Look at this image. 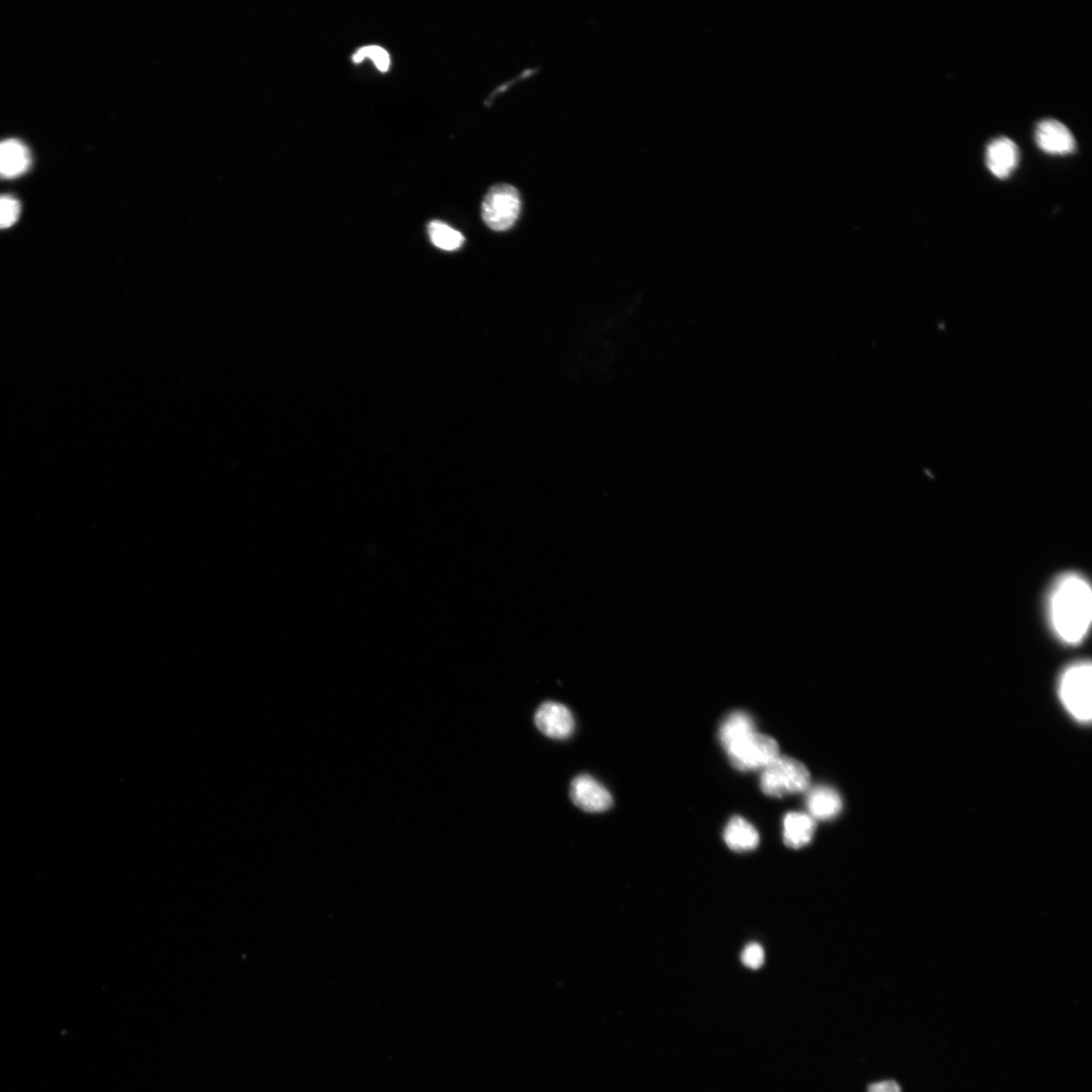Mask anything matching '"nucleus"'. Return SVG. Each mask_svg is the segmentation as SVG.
<instances>
[{
    "label": "nucleus",
    "instance_id": "18",
    "mask_svg": "<svg viewBox=\"0 0 1092 1092\" xmlns=\"http://www.w3.org/2000/svg\"><path fill=\"white\" fill-rule=\"evenodd\" d=\"M765 961V952L761 945L752 943L748 945L742 953V962L750 969L757 970L761 968Z\"/></svg>",
    "mask_w": 1092,
    "mask_h": 1092
},
{
    "label": "nucleus",
    "instance_id": "16",
    "mask_svg": "<svg viewBox=\"0 0 1092 1092\" xmlns=\"http://www.w3.org/2000/svg\"><path fill=\"white\" fill-rule=\"evenodd\" d=\"M371 59L374 62L376 68L381 73H388L391 68V57L387 50L380 46H367L360 48L352 56V62L356 65L361 64L364 59Z\"/></svg>",
    "mask_w": 1092,
    "mask_h": 1092
},
{
    "label": "nucleus",
    "instance_id": "2",
    "mask_svg": "<svg viewBox=\"0 0 1092 1092\" xmlns=\"http://www.w3.org/2000/svg\"><path fill=\"white\" fill-rule=\"evenodd\" d=\"M811 774L808 768L792 757L779 756L762 770L761 788L771 798H784L809 791Z\"/></svg>",
    "mask_w": 1092,
    "mask_h": 1092
},
{
    "label": "nucleus",
    "instance_id": "11",
    "mask_svg": "<svg viewBox=\"0 0 1092 1092\" xmlns=\"http://www.w3.org/2000/svg\"><path fill=\"white\" fill-rule=\"evenodd\" d=\"M809 815L815 821H830L837 818L843 810L841 796L830 786H817L807 796Z\"/></svg>",
    "mask_w": 1092,
    "mask_h": 1092
},
{
    "label": "nucleus",
    "instance_id": "14",
    "mask_svg": "<svg viewBox=\"0 0 1092 1092\" xmlns=\"http://www.w3.org/2000/svg\"><path fill=\"white\" fill-rule=\"evenodd\" d=\"M723 839L727 847L735 852L753 851L760 844L758 831L741 817H735L727 824Z\"/></svg>",
    "mask_w": 1092,
    "mask_h": 1092
},
{
    "label": "nucleus",
    "instance_id": "4",
    "mask_svg": "<svg viewBox=\"0 0 1092 1092\" xmlns=\"http://www.w3.org/2000/svg\"><path fill=\"white\" fill-rule=\"evenodd\" d=\"M521 211L518 191L510 185H497L490 189L482 204L485 224L496 232L509 230Z\"/></svg>",
    "mask_w": 1092,
    "mask_h": 1092
},
{
    "label": "nucleus",
    "instance_id": "12",
    "mask_svg": "<svg viewBox=\"0 0 1092 1092\" xmlns=\"http://www.w3.org/2000/svg\"><path fill=\"white\" fill-rule=\"evenodd\" d=\"M755 732L757 728L753 717L747 712L735 711L721 722L719 740L726 751Z\"/></svg>",
    "mask_w": 1092,
    "mask_h": 1092
},
{
    "label": "nucleus",
    "instance_id": "7",
    "mask_svg": "<svg viewBox=\"0 0 1092 1092\" xmlns=\"http://www.w3.org/2000/svg\"><path fill=\"white\" fill-rule=\"evenodd\" d=\"M570 794L574 805L587 813H603L613 806L610 793L590 775L576 777Z\"/></svg>",
    "mask_w": 1092,
    "mask_h": 1092
},
{
    "label": "nucleus",
    "instance_id": "19",
    "mask_svg": "<svg viewBox=\"0 0 1092 1092\" xmlns=\"http://www.w3.org/2000/svg\"><path fill=\"white\" fill-rule=\"evenodd\" d=\"M868 1092H901L900 1086L895 1081H881L871 1084Z\"/></svg>",
    "mask_w": 1092,
    "mask_h": 1092
},
{
    "label": "nucleus",
    "instance_id": "9",
    "mask_svg": "<svg viewBox=\"0 0 1092 1092\" xmlns=\"http://www.w3.org/2000/svg\"><path fill=\"white\" fill-rule=\"evenodd\" d=\"M30 149L20 140L0 142V178L12 179L24 175L32 166Z\"/></svg>",
    "mask_w": 1092,
    "mask_h": 1092
},
{
    "label": "nucleus",
    "instance_id": "5",
    "mask_svg": "<svg viewBox=\"0 0 1092 1092\" xmlns=\"http://www.w3.org/2000/svg\"><path fill=\"white\" fill-rule=\"evenodd\" d=\"M733 765L742 771L763 770L780 756L778 743L758 732L726 750Z\"/></svg>",
    "mask_w": 1092,
    "mask_h": 1092
},
{
    "label": "nucleus",
    "instance_id": "15",
    "mask_svg": "<svg viewBox=\"0 0 1092 1092\" xmlns=\"http://www.w3.org/2000/svg\"><path fill=\"white\" fill-rule=\"evenodd\" d=\"M432 242L440 249L455 251L465 243L464 235L441 221H434L429 226Z\"/></svg>",
    "mask_w": 1092,
    "mask_h": 1092
},
{
    "label": "nucleus",
    "instance_id": "8",
    "mask_svg": "<svg viewBox=\"0 0 1092 1092\" xmlns=\"http://www.w3.org/2000/svg\"><path fill=\"white\" fill-rule=\"evenodd\" d=\"M1038 146L1046 153L1065 155L1073 153L1076 141L1070 130L1056 120L1042 121L1036 130Z\"/></svg>",
    "mask_w": 1092,
    "mask_h": 1092
},
{
    "label": "nucleus",
    "instance_id": "1",
    "mask_svg": "<svg viewBox=\"0 0 1092 1092\" xmlns=\"http://www.w3.org/2000/svg\"><path fill=\"white\" fill-rule=\"evenodd\" d=\"M1054 631L1065 642L1075 644L1087 634L1092 617V594L1079 575L1068 574L1055 584L1049 603Z\"/></svg>",
    "mask_w": 1092,
    "mask_h": 1092
},
{
    "label": "nucleus",
    "instance_id": "17",
    "mask_svg": "<svg viewBox=\"0 0 1092 1092\" xmlns=\"http://www.w3.org/2000/svg\"><path fill=\"white\" fill-rule=\"evenodd\" d=\"M20 202L11 196L0 197V229L14 226L21 215Z\"/></svg>",
    "mask_w": 1092,
    "mask_h": 1092
},
{
    "label": "nucleus",
    "instance_id": "10",
    "mask_svg": "<svg viewBox=\"0 0 1092 1092\" xmlns=\"http://www.w3.org/2000/svg\"><path fill=\"white\" fill-rule=\"evenodd\" d=\"M1019 160L1017 146L1008 138L993 140L987 147L986 163L991 173L1000 178L1008 177L1016 168Z\"/></svg>",
    "mask_w": 1092,
    "mask_h": 1092
},
{
    "label": "nucleus",
    "instance_id": "6",
    "mask_svg": "<svg viewBox=\"0 0 1092 1092\" xmlns=\"http://www.w3.org/2000/svg\"><path fill=\"white\" fill-rule=\"evenodd\" d=\"M538 730L547 737L566 740L574 734L575 718L571 710L558 702H544L534 716Z\"/></svg>",
    "mask_w": 1092,
    "mask_h": 1092
},
{
    "label": "nucleus",
    "instance_id": "3",
    "mask_svg": "<svg viewBox=\"0 0 1092 1092\" xmlns=\"http://www.w3.org/2000/svg\"><path fill=\"white\" fill-rule=\"evenodd\" d=\"M1091 665L1080 662L1070 666L1060 682V698L1067 711L1080 722H1089L1092 714Z\"/></svg>",
    "mask_w": 1092,
    "mask_h": 1092
},
{
    "label": "nucleus",
    "instance_id": "13",
    "mask_svg": "<svg viewBox=\"0 0 1092 1092\" xmlns=\"http://www.w3.org/2000/svg\"><path fill=\"white\" fill-rule=\"evenodd\" d=\"M816 821L804 813H790L783 821V840L792 849L808 846L816 833Z\"/></svg>",
    "mask_w": 1092,
    "mask_h": 1092
}]
</instances>
